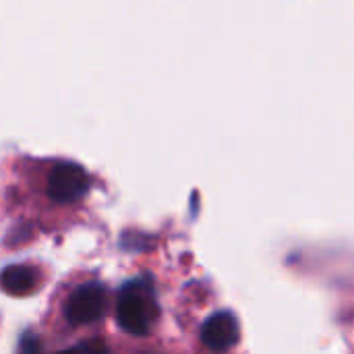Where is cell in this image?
<instances>
[{"instance_id":"cell-1","label":"cell","mask_w":354,"mask_h":354,"mask_svg":"<svg viewBox=\"0 0 354 354\" xmlns=\"http://www.w3.org/2000/svg\"><path fill=\"white\" fill-rule=\"evenodd\" d=\"M160 319V305L153 282L135 278L127 282L116 299V322L131 336H147Z\"/></svg>"},{"instance_id":"cell-2","label":"cell","mask_w":354,"mask_h":354,"mask_svg":"<svg viewBox=\"0 0 354 354\" xmlns=\"http://www.w3.org/2000/svg\"><path fill=\"white\" fill-rule=\"evenodd\" d=\"M108 307V295L106 288L100 282H87L81 284L71 292L64 305V317L73 328L89 326L93 322H100Z\"/></svg>"},{"instance_id":"cell-3","label":"cell","mask_w":354,"mask_h":354,"mask_svg":"<svg viewBox=\"0 0 354 354\" xmlns=\"http://www.w3.org/2000/svg\"><path fill=\"white\" fill-rule=\"evenodd\" d=\"M89 191V174L75 162H60L50 170L48 197L56 203H75Z\"/></svg>"},{"instance_id":"cell-4","label":"cell","mask_w":354,"mask_h":354,"mask_svg":"<svg viewBox=\"0 0 354 354\" xmlns=\"http://www.w3.org/2000/svg\"><path fill=\"white\" fill-rule=\"evenodd\" d=\"M201 342L209 351H228L239 342V322L232 313H214L201 328Z\"/></svg>"},{"instance_id":"cell-5","label":"cell","mask_w":354,"mask_h":354,"mask_svg":"<svg viewBox=\"0 0 354 354\" xmlns=\"http://www.w3.org/2000/svg\"><path fill=\"white\" fill-rule=\"evenodd\" d=\"M39 272L31 266H8L0 274V286L12 297H27L37 290Z\"/></svg>"}]
</instances>
